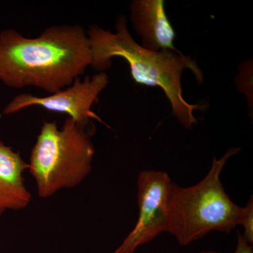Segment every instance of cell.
Listing matches in <instances>:
<instances>
[{
	"label": "cell",
	"instance_id": "1",
	"mask_svg": "<svg viewBox=\"0 0 253 253\" xmlns=\"http://www.w3.org/2000/svg\"><path fill=\"white\" fill-rule=\"evenodd\" d=\"M91 62L87 36L79 25L50 26L34 38L14 29L0 31V81L9 87L31 86L54 94Z\"/></svg>",
	"mask_w": 253,
	"mask_h": 253
},
{
	"label": "cell",
	"instance_id": "2",
	"mask_svg": "<svg viewBox=\"0 0 253 253\" xmlns=\"http://www.w3.org/2000/svg\"><path fill=\"white\" fill-rule=\"evenodd\" d=\"M116 33L91 25L86 31L91 53V67L99 73L112 66L114 57L127 61L131 78L142 85L158 86L164 91L172 107V114L186 129L198 123L194 112L201 105L191 104L184 99L181 78L189 68L201 83L203 73L196 62L179 51H153L144 49L131 36L126 20L119 15L115 24Z\"/></svg>",
	"mask_w": 253,
	"mask_h": 253
},
{
	"label": "cell",
	"instance_id": "3",
	"mask_svg": "<svg viewBox=\"0 0 253 253\" xmlns=\"http://www.w3.org/2000/svg\"><path fill=\"white\" fill-rule=\"evenodd\" d=\"M240 150L231 148L219 159L214 158L207 175L196 185L184 188L173 183L166 232L174 236L180 246H187L212 231L230 233L239 225L243 207L231 201L220 176L228 160Z\"/></svg>",
	"mask_w": 253,
	"mask_h": 253
},
{
	"label": "cell",
	"instance_id": "4",
	"mask_svg": "<svg viewBox=\"0 0 253 253\" xmlns=\"http://www.w3.org/2000/svg\"><path fill=\"white\" fill-rule=\"evenodd\" d=\"M94 134L93 128L69 117L60 129L55 121L43 123L28 164L40 197L47 199L61 190L76 187L90 174Z\"/></svg>",
	"mask_w": 253,
	"mask_h": 253
},
{
	"label": "cell",
	"instance_id": "5",
	"mask_svg": "<svg viewBox=\"0 0 253 253\" xmlns=\"http://www.w3.org/2000/svg\"><path fill=\"white\" fill-rule=\"evenodd\" d=\"M173 182L168 173L144 170L137 179L139 217L132 231L113 253H134L161 233L166 232Z\"/></svg>",
	"mask_w": 253,
	"mask_h": 253
},
{
	"label": "cell",
	"instance_id": "6",
	"mask_svg": "<svg viewBox=\"0 0 253 253\" xmlns=\"http://www.w3.org/2000/svg\"><path fill=\"white\" fill-rule=\"evenodd\" d=\"M109 83L106 73H98L86 76L83 81L78 78L71 85L49 96L20 94L5 106L3 113L7 116L31 106H41L47 111L66 113L80 126H88L92 123L91 120L101 121L91 108L98 102L99 94Z\"/></svg>",
	"mask_w": 253,
	"mask_h": 253
},
{
	"label": "cell",
	"instance_id": "7",
	"mask_svg": "<svg viewBox=\"0 0 253 253\" xmlns=\"http://www.w3.org/2000/svg\"><path fill=\"white\" fill-rule=\"evenodd\" d=\"M129 10L131 23L141 37L142 47L153 51H179L174 45L175 32L163 0H134Z\"/></svg>",
	"mask_w": 253,
	"mask_h": 253
},
{
	"label": "cell",
	"instance_id": "8",
	"mask_svg": "<svg viewBox=\"0 0 253 253\" xmlns=\"http://www.w3.org/2000/svg\"><path fill=\"white\" fill-rule=\"evenodd\" d=\"M28 164L19 152L0 141V218L8 211H20L31 204L32 195L23 173Z\"/></svg>",
	"mask_w": 253,
	"mask_h": 253
},
{
	"label": "cell",
	"instance_id": "9",
	"mask_svg": "<svg viewBox=\"0 0 253 253\" xmlns=\"http://www.w3.org/2000/svg\"><path fill=\"white\" fill-rule=\"evenodd\" d=\"M239 71L236 78L238 91L244 93L253 106V63L247 60L239 66Z\"/></svg>",
	"mask_w": 253,
	"mask_h": 253
},
{
	"label": "cell",
	"instance_id": "10",
	"mask_svg": "<svg viewBox=\"0 0 253 253\" xmlns=\"http://www.w3.org/2000/svg\"><path fill=\"white\" fill-rule=\"evenodd\" d=\"M239 225L244 228V234H242L244 239L253 245V200L251 196L249 202L245 207L242 208Z\"/></svg>",
	"mask_w": 253,
	"mask_h": 253
},
{
	"label": "cell",
	"instance_id": "11",
	"mask_svg": "<svg viewBox=\"0 0 253 253\" xmlns=\"http://www.w3.org/2000/svg\"><path fill=\"white\" fill-rule=\"evenodd\" d=\"M200 253H221L214 251H202ZM235 253H253V245L250 244L240 231H237V245Z\"/></svg>",
	"mask_w": 253,
	"mask_h": 253
}]
</instances>
